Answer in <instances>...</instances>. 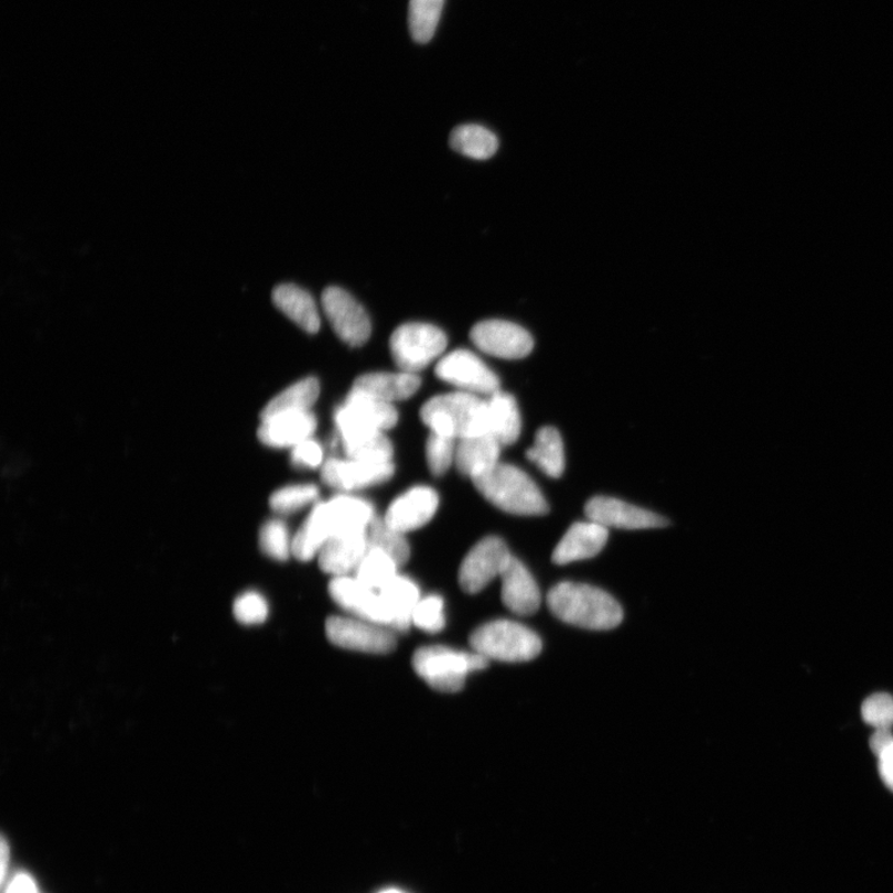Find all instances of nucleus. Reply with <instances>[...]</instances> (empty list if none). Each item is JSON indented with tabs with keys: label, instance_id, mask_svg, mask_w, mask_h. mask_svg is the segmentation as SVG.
<instances>
[{
	"label": "nucleus",
	"instance_id": "24",
	"mask_svg": "<svg viewBox=\"0 0 893 893\" xmlns=\"http://www.w3.org/2000/svg\"><path fill=\"white\" fill-rule=\"evenodd\" d=\"M272 300L277 309L299 328L315 335L320 329V317L314 297L296 285H279L274 289Z\"/></svg>",
	"mask_w": 893,
	"mask_h": 893
},
{
	"label": "nucleus",
	"instance_id": "16",
	"mask_svg": "<svg viewBox=\"0 0 893 893\" xmlns=\"http://www.w3.org/2000/svg\"><path fill=\"white\" fill-rule=\"evenodd\" d=\"M438 503V494L433 488L415 487L390 505L384 519L404 534L417 530L434 518Z\"/></svg>",
	"mask_w": 893,
	"mask_h": 893
},
{
	"label": "nucleus",
	"instance_id": "30",
	"mask_svg": "<svg viewBox=\"0 0 893 893\" xmlns=\"http://www.w3.org/2000/svg\"><path fill=\"white\" fill-rule=\"evenodd\" d=\"M346 405L360 415L365 421H368L383 433L393 428L399 421V415H397L393 404L376 399V397L361 391L351 389Z\"/></svg>",
	"mask_w": 893,
	"mask_h": 893
},
{
	"label": "nucleus",
	"instance_id": "34",
	"mask_svg": "<svg viewBox=\"0 0 893 893\" xmlns=\"http://www.w3.org/2000/svg\"><path fill=\"white\" fill-rule=\"evenodd\" d=\"M292 542L284 522L268 520L260 530L261 552L277 562H286L292 554Z\"/></svg>",
	"mask_w": 893,
	"mask_h": 893
},
{
	"label": "nucleus",
	"instance_id": "33",
	"mask_svg": "<svg viewBox=\"0 0 893 893\" xmlns=\"http://www.w3.org/2000/svg\"><path fill=\"white\" fill-rule=\"evenodd\" d=\"M397 568L399 566L389 555L379 548H369L358 568L355 569V577L365 586L379 592L397 575Z\"/></svg>",
	"mask_w": 893,
	"mask_h": 893
},
{
	"label": "nucleus",
	"instance_id": "28",
	"mask_svg": "<svg viewBox=\"0 0 893 893\" xmlns=\"http://www.w3.org/2000/svg\"><path fill=\"white\" fill-rule=\"evenodd\" d=\"M319 391L317 379L300 380L268 403L261 413V419L285 413H308L318 400Z\"/></svg>",
	"mask_w": 893,
	"mask_h": 893
},
{
	"label": "nucleus",
	"instance_id": "35",
	"mask_svg": "<svg viewBox=\"0 0 893 893\" xmlns=\"http://www.w3.org/2000/svg\"><path fill=\"white\" fill-rule=\"evenodd\" d=\"M319 490L310 484H299L278 489L271 495L270 505L277 514H292L318 499Z\"/></svg>",
	"mask_w": 893,
	"mask_h": 893
},
{
	"label": "nucleus",
	"instance_id": "25",
	"mask_svg": "<svg viewBox=\"0 0 893 893\" xmlns=\"http://www.w3.org/2000/svg\"><path fill=\"white\" fill-rule=\"evenodd\" d=\"M488 435L498 439L502 446H509L518 440L522 433V418L514 397L497 391L487 400Z\"/></svg>",
	"mask_w": 893,
	"mask_h": 893
},
{
	"label": "nucleus",
	"instance_id": "26",
	"mask_svg": "<svg viewBox=\"0 0 893 893\" xmlns=\"http://www.w3.org/2000/svg\"><path fill=\"white\" fill-rule=\"evenodd\" d=\"M526 457L539 466L548 477H562L565 469L562 435L550 426L540 428L536 434L534 446L527 449Z\"/></svg>",
	"mask_w": 893,
	"mask_h": 893
},
{
	"label": "nucleus",
	"instance_id": "9",
	"mask_svg": "<svg viewBox=\"0 0 893 893\" xmlns=\"http://www.w3.org/2000/svg\"><path fill=\"white\" fill-rule=\"evenodd\" d=\"M321 307L333 330L351 347H360L371 336V321L364 307L347 290L328 287L321 295Z\"/></svg>",
	"mask_w": 893,
	"mask_h": 893
},
{
	"label": "nucleus",
	"instance_id": "37",
	"mask_svg": "<svg viewBox=\"0 0 893 893\" xmlns=\"http://www.w3.org/2000/svg\"><path fill=\"white\" fill-rule=\"evenodd\" d=\"M455 438L431 433L426 444V459L429 470L436 477L445 475L456 458Z\"/></svg>",
	"mask_w": 893,
	"mask_h": 893
},
{
	"label": "nucleus",
	"instance_id": "10",
	"mask_svg": "<svg viewBox=\"0 0 893 893\" xmlns=\"http://www.w3.org/2000/svg\"><path fill=\"white\" fill-rule=\"evenodd\" d=\"M435 373L440 380L457 386L465 393L490 396L500 390L498 376L469 350L449 353L438 361Z\"/></svg>",
	"mask_w": 893,
	"mask_h": 893
},
{
	"label": "nucleus",
	"instance_id": "43",
	"mask_svg": "<svg viewBox=\"0 0 893 893\" xmlns=\"http://www.w3.org/2000/svg\"><path fill=\"white\" fill-rule=\"evenodd\" d=\"M893 745V735L891 728H876L873 736L870 738V748L877 757L885 753Z\"/></svg>",
	"mask_w": 893,
	"mask_h": 893
},
{
	"label": "nucleus",
	"instance_id": "4",
	"mask_svg": "<svg viewBox=\"0 0 893 893\" xmlns=\"http://www.w3.org/2000/svg\"><path fill=\"white\" fill-rule=\"evenodd\" d=\"M489 662L475 651L460 652L440 645L419 648L413 658L417 675L435 691L447 694L460 692L467 675L488 668Z\"/></svg>",
	"mask_w": 893,
	"mask_h": 893
},
{
	"label": "nucleus",
	"instance_id": "32",
	"mask_svg": "<svg viewBox=\"0 0 893 893\" xmlns=\"http://www.w3.org/2000/svg\"><path fill=\"white\" fill-rule=\"evenodd\" d=\"M329 540V535L323 523L318 504L310 512L302 527L298 530L292 542V554L300 562H309L316 557L320 548Z\"/></svg>",
	"mask_w": 893,
	"mask_h": 893
},
{
	"label": "nucleus",
	"instance_id": "42",
	"mask_svg": "<svg viewBox=\"0 0 893 893\" xmlns=\"http://www.w3.org/2000/svg\"><path fill=\"white\" fill-rule=\"evenodd\" d=\"M4 893H39V891L34 879L26 873H19L10 880Z\"/></svg>",
	"mask_w": 893,
	"mask_h": 893
},
{
	"label": "nucleus",
	"instance_id": "12",
	"mask_svg": "<svg viewBox=\"0 0 893 893\" xmlns=\"http://www.w3.org/2000/svg\"><path fill=\"white\" fill-rule=\"evenodd\" d=\"M329 594L336 604L354 617H358L381 626H391L389 609L378 591L365 586L357 577H335L329 584Z\"/></svg>",
	"mask_w": 893,
	"mask_h": 893
},
{
	"label": "nucleus",
	"instance_id": "20",
	"mask_svg": "<svg viewBox=\"0 0 893 893\" xmlns=\"http://www.w3.org/2000/svg\"><path fill=\"white\" fill-rule=\"evenodd\" d=\"M319 507L329 539L343 533L368 530L375 518L369 502L344 495L327 503H319Z\"/></svg>",
	"mask_w": 893,
	"mask_h": 893
},
{
	"label": "nucleus",
	"instance_id": "39",
	"mask_svg": "<svg viewBox=\"0 0 893 893\" xmlns=\"http://www.w3.org/2000/svg\"><path fill=\"white\" fill-rule=\"evenodd\" d=\"M234 616L246 626L261 624L268 616L267 601L258 592H245L235 601Z\"/></svg>",
	"mask_w": 893,
	"mask_h": 893
},
{
	"label": "nucleus",
	"instance_id": "27",
	"mask_svg": "<svg viewBox=\"0 0 893 893\" xmlns=\"http://www.w3.org/2000/svg\"><path fill=\"white\" fill-rule=\"evenodd\" d=\"M449 145L456 152L478 160L492 158L499 147L497 136L478 125L455 128L450 133Z\"/></svg>",
	"mask_w": 893,
	"mask_h": 893
},
{
	"label": "nucleus",
	"instance_id": "15",
	"mask_svg": "<svg viewBox=\"0 0 893 893\" xmlns=\"http://www.w3.org/2000/svg\"><path fill=\"white\" fill-rule=\"evenodd\" d=\"M368 550V530L338 534L320 548L319 566L328 575L348 576L355 573Z\"/></svg>",
	"mask_w": 893,
	"mask_h": 893
},
{
	"label": "nucleus",
	"instance_id": "18",
	"mask_svg": "<svg viewBox=\"0 0 893 893\" xmlns=\"http://www.w3.org/2000/svg\"><path fill=\"white\" fill-rule=\"evenodd\" d=\"M607 542L608 527L592 520L575 523L555 547L553 562L567 565L595 557Z\"/></svg>",
	"mask_w": 893,
	"mask_h": 893
},
{
	"label": "nucleus",
	"instance_id": "22",
	"mask_svg": "<svg viewBox=\"0 0 893 893\" xmlns=\"http://www.w3.org/2000/svg\"><path fill=\"white\" fill-rule=\"evenodd\" d=\"M502 445L490 435L459 439L455 463L460 475L470 479L498 465Z\"/></svg>",
	"mask_w": 893,
	"mask_h": 893
},
{
	"label": "nucleus",
	"instance_id": "40",
	"mask_svg": "<svg viewBox=\"0 0 893 893\" xmlns=\"http://www.w3.org/2000/svg\"><path fill=\"white\" fill-rule=\"evenodd\" d=\"M862 715L866 724L875 728H892L893 726V696L890 694H874L866 698L862 707Z\"/></svg>",
	"mask_w": 893,
	"mask_h": 893
},
{
	"label": "nucleus",
	"instance_id": "46",
	"mask_svg": "<svg viewBox=\"0 0 893 893\" xmlns=\"http://www.w3.org/2000/svg\"><path fill=\"white\" fill-rule=\"evenodd\" d=\"M379 893H405V892L399 889H386Z\"/></svg>",
	"mask_w": 893,
	"mask_h": 893
},
{
	"label": "nucleus",
	"instance_id": "19",
	"mask_svg": "<svg viewBox=\"0 0 893 893\" xmlns=\"http://www.w3.org/2000/svg\"><path fill=\"white\" fill-rule=\"evenodd\" d=\"M261 421L258 438L274 448H294L311 438L317 428V419L310 411L278 414Z\"/></svg>",
	"mask_w": 893,
	"mask_h": 893
},
{
	"label": "nucleus",
	"instance_id": "14",
	"mask_svg": "<svg viewBox=\"0 0 893 893\" xmlns=\"http://www.w3.org/2000/svg\"><path fill=\"white\" fill-rule=\"evenodd\" d=\"M585 513L588 520L624 530L658 529L668 525L662 515L609 497L592 498L586 504Z\"/></svg>",
	"mask_w": 893,
	"mask_h": 893
},
{
	"label": "nucleus",
	"instance_id": "29",
	"mask_svg": "<svg viewBox=\"0 0 893 893\" xmlns=\"http://www.w3.org/2000/svg\"><path fill=\"white\" fill-rule=\"evenodd\" d=\"M446 0H410L408 27L419 44H427L435 37Z\"/></svg>",
	"mask_w": 893,
	"mask_h": 893
},
{
	"label": "nucleus",
	"instance_id": "38",
	"mask_svg": "<svg viewBox=\"0 0 893 893\" xmlns=\"http://www.w3.org/2000/svg\"><path fill=\"white\" fill-rule=\"evenodd\" d=\"M445 602L439 596H429L418 602L413 624L427 633H438L446 626Z\"/></svg>",
	"mask_w": 893,
	"mask_h": 893
},
{
	"label": "nucleus",
	"instance_id": "6",
	"mask_svg": "<svg viewBox=\"0 0 893 893\" xmlns=\"http://www.w3.org/2000/svg\"><path fill=\"white\" fill-rule=\"evenodd\" d=\"M447 337L427 323H406L390 338L395 364L403 371L416 374L440 357L447 348Z\"/></svg>",
	"mask_w": 893,
	"mask_h": 893
},
{
	"label": "nucleus",
	"instance_id": "17",
	"mask_svg": "<svg viewBox=\"0 0 893 893\" xmlns=\"http://www.w3.org/2000/svg\"><path fill=\"white\" fill-rule=\"evenodd\" d=\"M502 599L514 615L532 616L539 611L542 594L536 581L518 558L512 557L500 576Z\"/></svg>",
	"mask_w": 893,
	"mask_h": 893
},
{
	"label": "nucleus",
	"instance_id": "45",
	"mask_svg": "<svg viewBox=\"0 0 893 893\" xmlns=\"http://www.w3.org/2000/svg\"><path fill=\"white\" fill-rule=\"evenodd\" d=\"M0 856H2V870H0V877H2V885H4L7 866L9 862V847L4 837L2 839V854H0Z\"/></svg>",
	"mask_w": 893,
	"mask_h": 893
},
{
	"label": "nucleus",
	"instance_id": "8",
	"mask_svg": "<svg viewBox=\"0 0 893 893\" xmlns=\"http://www.w3.org/2000/svg\"><path fill=\"white\" fill-rule=\"evenodd\" d=\"M513 555L498 536L484 537L473 546L459 568V585L466 594L476 595L502 576Z\"/></svg>",
	"mask_w": 893,
	"mask_h": 893
},
{
	"label": "nucleus",
	"instance_id": "2",
	"mask_svg": "<svg viewBox=\"0 0 893 893\" xmlns=\"http://www.w3.org/2000/svg\"><path fill=\"white\" fill-rule=\"evenodd\" d=\"M472 480L483 497L503 512L515 515H544L548 512L539 487L518 467L498 463Z\"/></svg>",
	"mask_w": 893,
	"mask_h": 893
},
{
	"label": "nucleus",
	"instance_id": "21",
	"mask_svg": "<svg viewBox=\"0 0 893 893\" xmlns=\"http://www.w3.org/2000/svg\"><path fill=\"white\" fill-rule=\"evenodd\" d=\"M421 386V379L411 373H373L355 380L353 390L361 391L376 399L393 404L410 399Z\"/></svg>",
	"mask_w": 893,
	"mask_h": 893
},
{
	"label": "nucleus",
	"instance_id": "23",
	"mask_svg": "<svg viewBox=\"0 0 893 893\" xmlns=\"http://www.w3.org/2000/svg\"><path fill=\"white\" fill-rule=\"evenodd\" d=\"M379 594L390 612L394 632L405 633L413 626L414 612L421 601L419 588L413 579L396 575Z\"/></svg>",
	"mask_w": 893,
	"mask_h": 893
},
{
	"label": "nucleus",
	"instance_id": "36",
	"mask_svg": "<svg viewBox=\"0 0 893 893\" xmlns=\"http://www.w3.org/2000/svg\"><path fill=\"white\" fill-rule=\"evenodd\" d=\"M348 458L368 462H391L394 447L384 433H376L349 446H344Z\"/></svg>",
	"mask_w": 893,
	"mask_h": 893
},
{
	"label": "nucleus",
	"instance_id": "41",
	"mask_svg": "<svg viewBox=\"0 0 893 893\" xmlns=\"http://www.w3.org/2000/svg\"><path fill=\"white\" fill-rule=\"evenodd\" d=\"M290 460L296 467L317 468L323 463L321 446L315 439H306L292 448Z\"/></svg>",
	"mask_w": 893,
	"mask_h": 893
},
{
	"label": "nucleus",
	"instance_id": "31",
	"mask_svg": "<svg viewBox=\"0 0 893 893\" xmlns=\"http://www.w3.org/2000/svg\"><path fill=\"white\" fill-rule=\"evenodd\" d=\"M369 548L389 555L397 566H404L410 558V545H408L405 534L394 529L385 519L374 518L368 527Z\"/></svg>",
	"mask_w": 893,
	"mask_h": 893
},
{
	"label": "nucleus",
	"instance_id": "44",
	"mask_svg": "<svg viewBox=\"0 0 893 893\" xmlns=\"http://www.w3.org/2000/svg\"><path fill=\"white\" fill-rule=\"evenodd\" d=\"M879 771L882 781L893 792V745L879 757Z\"/></svg>",
	"mask_w": 893,
	"mask_h": 893
},
{
	"label": "nucleus",
	"instance_id": "3",
	"mask_svg": "<svg viewBox=\"0 0 893 893\" xmlns=\"http://www.w3.org/2000/svg\"><path fill=\"white\" fill-rule=\"evenodd\" d=\"M423 421L433 434L449 438L488 435L487 401L465 391L435 396L421 413Z\"/></svg>",
	"mask_w": 893,
	"mask_h": 893
},
{
	"label": "nucleus",
	"instance_id": "7",
	"mask_svg": "<svg viewBox=\"0 0 893 893\" xmlns=\"http://www.w3.org/2000/svg\"><path fill=\"white\" fill-rule=\"evenodd\" d=\"M326 633L333 644L348 651L389 654L396 648L390 627L358 617L333 616L327 619Z\"/></svg>",
	"mask_w": 893,
	"mask_h": 893
},
{
	"label": "nucleus",
	"instance_id": "13",
	"mask_svg": "<svg viewBox=\"0 0 893 893\" xmlns=\"http://www.w3.org/2000/svg\"><path fill=\"white\" fill-rule=\"evenodd\" d=\"M395 473L393 462H368L348 458L328 459L321 466V480L327 486L354 490L375 486L389 480Z\"/></svg>",
	"mask_w": 893,
	"mask_h": 893
},
{
	"label": "nucleus",
	"instance_id": "5",
	"mask_svg": "<svg viewBox=\"0 0 893 893\" xmlns=\"http://www.w3.org/2000/svg\"><path fill=\"white\" fill-rule=\"evenodd\" d=\"M469 643L487 659L505 663L530 662L543 651V642L534 631L509 619L483 624L470 634Z\"/></svg>",
	"mask_w": 893,
	"mask_h": 893
},
{
	"label": "nucleus",
	"instance_id": "1",
	"mask_svg": "<svg viewBox=\"0 0 893 893\" xmlns=\"http://www.w3.org/2000/svg\"><path fill=\"white\" fill-rule=\"evenodd\" d=\"M548 608L559 621L589 631L619 626L623 609L604 589L575 583L557 584L547 595Z\"/></svg>",
	"mask_w": 893,
	"mask_h": 893
},
{
	"label": "nucleus",
	"instance_id": "11",
	"mask_svg": "<svg viewBox=\"0 0 893 893\" xmlns=\"http://www.w3.org/2000/svg\"><path fill=\"white\" fill-rule=\"evenodd\" d=\"M470 339L479 350L508 360L523 359L534 349L530 333L507 320L478 323L470 330Z\"/></svg>",
	"mask_w": 893,
	"mask_h": 893
}]
</instances>
